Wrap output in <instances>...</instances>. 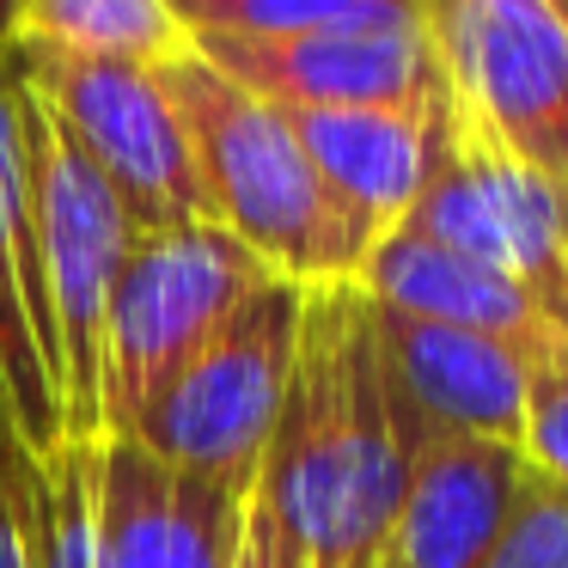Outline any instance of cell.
I'll use <instances>...</instances> for the list:
<instances>
[{
	"instance_id": "1",
	"label": "cell",
	"mask_w": 568,
	"mask_h": 568,
	"mask_svg": "<svg viewBox=\"0 0 568 568\" xmlns=\"http://www.w3.org/2000/svg\"><path fill=\"white\" fill-rule=\"evenodd\" d=\"M428 434L397 404L379 318L355 282L300 300L287 397L257 465V495L306 568H373Z\"/></svg>"
},
{
	"instance_id": "2",
	"label": "cell",
	"mask_w": 568,
	"mask_h": 568,
	"mask_svg": "<svg viewBox=\"0 0 568 568\" xmlns=\"http://www.w3.org/2000/svg\"><path fill=\"white\" fill-rule=\"evenodd\" d=\"M184 123L190 160H196L209 221L226 226L245 251H257L275 275L300 287L355 282L361 251L348 239L343 214L318 190L300 135L287 129V111L251 99L245 87L221 74L196 43L153 68Z\"/></svg>"
},
{
	"instance_id": "3",
	"label": "cell",
	"mask_w": 568,
	"mask_h": 568,
	"mask_svg": "<svg viewBox=\"0 0 568 568\" xmlns=\"http://www.w3.org/2000/svg\"><path fill=\"white\" fill-rule=\"evenodd\" d=\"M19 135L31 165V214H38V270L50 294L55 361H62V422L68 440H104V318L116 275L135 245V221L111 196L87 153L62 135L38 92L19 80Z\"/></svg>"
},
{
	"instance_id": "4",
	"label": "cell",
	"mask_w": 568,
	"mask_h": 568,
	"mask_svg": "<svg viewBox=\"0 0 568 568\" xmlns=\"http://www.w3.org/2000/svg\"><path fill=\"white\" fill-rule=\"evenodd\" d=\"M270 275L257 251L214 221L135 233L104 318V440H129Z\"/></svg>"
},
{
	"instance_id": "5",
	"label": "cell",
	"mask_w": 568,
	"mask_h": 568,
	"mask_svg": "<svg viewBox=\"0 0 568 568\" xmlns=\"http://www.w3.org/2000/svg\"><path fill=\"white\" fill-rule=\"evenodd\" d=\"M300 300H306V287L287 282V275H270L263 287H251L245 306L178 373V385L153 404V416L129 440H141L153 458H165L184 477L251 495L263 446H270L275 416H282L287 373H294Z\"/></svg>"
},
{
	"instance_id": "6",
	"label": "cell",
	"mask_w": 568,
	"mask_h": 568,
	"mask_svg": "<svg viewBox=\"0 0 568 568\" xmlns=\"http://www.w3.org/2000/svg\"><path fill=\"white\" fill-rule=\"evenodd\" d=\"M7 62L62 123V135L87 153L92 172L111 184L135 233L209 221V196H202L184 123L153 68L50 50L31 38H7Z\"/></svg>"
},
{
	"instance_id": "7",
	"label": "cell",
	"mask_w": 568,
	"mask_h": 568,
	"mask_svg": "<svg viewBox=\"0 0 568 568\" xmlns=\"http://www.w3.org/2000/svg\"><path fill=\"white\" fill-rule=\"evenodd\" d=\"M440 87L568 209V26L531 0H422Z\"/></svg>"
},
{
	"instance_id": "8",
	"label": "cell",
	"mask_w": 568,
	"mask_h": 568,
	"mask_svg": "<svg viewBox=\"0 0 568 568\" xmlns=\"http://www.w3.org/2000/svg\"><path fill=\"white\" fill-rule=\"evenodd\" d=\"M0 416L31 458L68 446L62 361H55L50 294L38 270L31 165L19 135V74L7 62V43H0Z\"/></svg>"
},
{
	"instance_id": "9",
	"label": "cell",
	"mask_w": 568,
	"mask_h": 568,
	"mask_svg": "<svg viewBox=\"0 0 568 568\" xmlns=\"http://www.w3.org/2000/svg\"><path fill=\"white\" fill-rule=\"evenodd\" d=\"M233 87L275 111H355L416 104L440 87L428 31H306V38H190Z\"/></svg>"
},
{
	"instance_id": "10",
	"label": "cell",
	"mask_w": 568,
	"mask_h": 568,
	"mask_svg": "<svg viewBox=\"0 0 568 568\" xmlns=\"http://www.w3.org/2000/svg\"><path fill=\"white\" fill-rule=\"evenodd\" d=\"M245 501L141 440H99V568H233Z\"/></svg>"
},
{
	"instance_id": "11",
	"label": "cell",
	"mask_w": 568,
	"mask_h": 568,
	"mask_svg": "<svg viewBox=\"0 0 568 568\" xmlns=\"http://www.w3.org/2000/svg\"><path fill=\"white\" fill-rule=\"evenodd\" d=\"M385 343V367H392L397 404L416 416L428 434H465V440L514 446L526 428V373L531 355L514 343H495L477 331H453V324L404 318V312L373 306Z\"/></svg>"
},
{
	"instance_id": "12",
	"label": "cell",
	"mask_w": 568,
	"mask_h": 568,
	"mask_svg": "<svg viewBox=\"0 0 568 568\" xmlns=\"http://www.w3.org/2000/svg\"><path fill=\"white\" fill-rule=\"evenodd\" d=\"M434 99L416 104H355V111H287V129L300 135L318 190L343 214L361 263L379 239L404 226L409 202L428 172V129H434Z\"/></svg>"
},
{
	"instance_id": "13",
	"label": "cell",
	"mask_w": 568,
	"mask_h": 568,
	"mask_svg": "<svg viewBox=\"0 0 568 568\" xmlns=\"http://www.w3.org/2000/svg\"><path fill=\"white\" fill-rule=\"evenodd\" d=\"M526 458L514 446L434 434L409 470L385 550L373 568H483L514 514Z\"/></svg>"
},
{
	"instance_id": "14",
	"label": "cell",
	"mask_w": 568,
	"mask_h": 568,
	"mask_svg": "<svg viewBox=\"0 0 568 568\" xmlns=\"http://www.w3.org/2000/svg\"><path fill=\"white\" fill-rule=\"evenodd\" d=\"M355 287L385 312H404V318H428V324H453V331H477L495 343H514L526 355H538L550 336V318L538 312V300L519 282L483 270V263L440 251L416 233H392L367 251Z\"/></svg>"
},
{
	"instance_id": "15",
	"label": "cell",
	"mask_w": 568,
	"mask_h": 568,
	"mask_svg": "<svg viewBox=\"0 0 568 568\" xmlns=\"http://www.w3.org/2000/svg\"><path fill=\"white\" fill-rule=\"evenodd\" d=\"M13 38L74 50V55H104V62H141V68L172 62L190 43L165 0H26Z\"/></svg>"
},
{
	"instance_id": "16",
	"label": "cell",
	"mask_w": 568,
	"mask_h": 568,
	"mask_svg": "<svg viewBox=\"0 0 568 568\" xmlns=\"http://www.w3.org/2000/svg\"><path fill=\"white\" fill-rule=\"evenodd\" d=\"M184 38H306L422 26V0H165Z\"/></svg>"
},
{
	"instance_id": "17",
	"label": "cell",
	"mask_w": 568,
	"mask_h": 568,
	"mask_svg": "<svg viewBox=\"0 0 568 568\" xmlns=\"http://www.w3.org/2000/svg\"><path fill=\"white\" fill-rule=\"evenodd\" d=\"M519 458L556 489H568V336L531 355L526 373V428H519Z\"/></svg>"
},
{
	"instance_id": "18",
	"label": "cell",
	"mask_w": 568,
	"mask_h": 568,
	"mask_svg": "<svg viewBox=\"0 0 568 568\" xmlns=\"http://www.w3.org/2000/svg\"><path fill=\"white\" fill-rule=\"evenodd\" d=\"M483 568H568V489H556L550 477L526 465L514 514Z\"/></svg>"
},
{
	"instance_id": "19",
	"label": "cell",
	"mask_w": 568,
	"mask_h": 568,
	"mask_svg": "<svg viewBox=\"0 0 568 568\" xmlns=\"http://www.w3.org/2000/svg\"><path fill=\"white\" fill-rule=\"evenodd\" d=\"M233 568H306L294 550V538L282 531V519L270 514L257 489L245 501V526H239V550H233Z\"/></svg>"
},
{
	"instance_id": "20",
	"label": "cell",
	"mask_w": 568,
	"mask_h": 568,
	"mask_svg": "<svg viewBox=\"0 0 568 568\" xmlns=\"http://www.w3.org/2000/svg\"><path fill=\"white\" fill-rule=\"evenodd\" d=\"M19 13H26V0H0V43L19 31Z\"/></svg>"
},
{
	"instance_id": "21",
	"label": "cell",
	"mask_w": 568,
	"mask_h": 568,
	"mask_svg": "<svg viewBox=\"0 0 568 568\" xmlns=\"http://www.w3.org/2000/svg\"><path fill=\"white\" fill-rule=\"evenodd\" d=\"M531 7H544V13H556V19L568 26V0H531Z\"/></svg>"
}]
</instances>
